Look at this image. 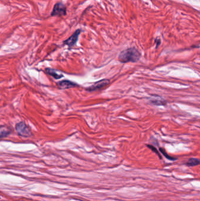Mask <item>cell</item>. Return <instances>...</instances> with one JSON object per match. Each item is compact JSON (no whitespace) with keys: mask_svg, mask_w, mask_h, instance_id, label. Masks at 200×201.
Wrapping results in <instances>:
<instances>
[{"mask_svg":"<svg viewBox=\"0 0 200 201\" xmlns=\"http://www.w3.org/2000/svg\"><path fill=\"white\" fill-rule=\"evenodd\" d=\"M141 55L136 48H130L122 51L119 55L118 59L121 63L136 62L140 59Z\"/></svg>","mask_w":200,"mask_h":201,"instance_id":"cell-1","label":"cell"},{"mask_svg":"<svg viewBox=\"0 0 200 201\" xmlns=\"http://www.w3.org/2000/svg\"><path fill=\"white\" fill-rule=\"evenodd\" d=\"M15 128L16 132L21 136L28 138L32 135L31 129L27 125L26 123L23 121L18 122L15 125Z\"/></svg>","mask_w":200,"mask_h":201,"instance_id":"cell-2","label":"cell"},{"mask_svg":"<svg viewBox=\"0 0 200 201\" xmlns=\"http://www.w3.org/2000/svg\"><path fill=\"white\" fill-rule=\"evenodd\" d=\"M110 83V81L108 79H103L98 81L94 83L92 85L86 88V90L88 92H94L96 91L100 90L106 87Z\"/></svg>","mask_w":200,"mask_h":201,"instance_id":"cell-3","label":"cell"},{"mask_svg":"<svg viewBox=\"0 0 200 201\" xmlns=\"http://www.w3.org/2000/svg\"><path fill=\"white\" fill-rule=\"evenodd\" d=\"M67 13L66 6L62 2H59L55 4L53 10L51 13V15L52 17L65 16L67 15Z\"/></svg>","mask_w":200,"mask_h":201,"instance_id":"cell-4","label":"cell"},{"mask_svg":"<svg viewBox=\"0 0 200 201\" xmlns=\"http://www.w3.org/2000/svg\"><path fill=\"white\" fill-rule=\"evenodd\" d=\"M81 32V30L77 29L69 38L64 41V44L67 45L69 48L73 47L77 42L79 38V36Z\"/></svg>","mask_w":200,"mask_h":201,"instance_id":"cell-5","label":"cell"},{"mask_svg":"<svg viewBox=\"0 0 200 201\" xmlns=\"http://www.w3.org/2000/svg\"><path fill=\"white\" fill-rule=\"evenodd\" d=\"M149 101L151 104L157 106L166 105L167 104L166 100L159 95H151V96L149 98Z\"/></svg>","mask_w":200,"mask_h":201,"instance_id":"cell-6","label":"cell"},{"mask_svg":"<svg viewBox=\"0 0 200 201\" xmlns=\"http://www.w3.org/2000/svg\"><path fill=\"white\" fill-rule=\"evenodd\" d=\"M57 85L59 89L66 90L78 87V84L69 80H62L58 82Z\"/></svg>","mask_w":200,"mask_h":201,"instance_id":"cell-7","label":"cell"},{"mask_svg":"<svg viewBox=\"0 0 200 201\" xmlns=\"http://www.w3.org/2000/svg\"><path fill=\"white\" fill-rule=\"evenodd\" d=\"M13 130L11 127L2 125L0 126V138L7 137L12 133Z\"/></svg>","mask_w":200,"mask_h":201,"instance_id":"cell-8","label":"cell"},{"mask_svg":"<svg viewBox=\"0 0 200 201\" xmlns=\"http://www.w3.org/2000/svg\"><path fill=\"white\" fill-rule=\"evenodd\" d=\"M45 71H46V72L48 74H49L50 76L52 77L56 80L61 79V78H62L64 77L63 75L57 73V72L55 70H54L53 69H51V68H46Z\"/></svg>","mask_w":200,"mask_h":201,"instance_id":"cell-9","label":"cell"},{"mask_svg":"<svg viewBox=\"0 0 200 201\" xmlns=\"http://www.w3.org/2000/svg\"><path fill=\"white\" fill-rule=\"evenodd\" d=\"M200 161L199 159L197 158H190L187 163L186 165L188 166H197L200 164Z\"/></svg>","mask_w":200,"mask_h":201,"instance_id":"cell-10","label":"cell"},{"mask_svg":"<svg viewBox=\"0 0 200 201\" xmlns=\"http://www.w3.org/2000/svg\"><path fill=\"white\" fill-rule=\"evenodd\" d=\"M160 151L162 153V154H163V155L166 158H167L168 160H171V161H175V160H177V159L175 158H173V157L169 156V155L166 152L165 150H164L163 148H160Z\"/></svg>","mask_w":200,"mask_h":201,"instance_id":"cell-11","label":"cell"},{"mask_svg":"<svg viewBox=\"0 0 200 201\" xmlns=\"http://www.w3.org/2000/svg\"><path fill=\"white\" fill-rule=\"evenodd\" d=\"M147 146L150 149H151L154 152H155L157 155H159V158H161V156H160V153L159 152V151H157V149L156 148L154 147H153V146H152V145H147Z\"/></svg>","mask_w":200,"mask_h":201,"instance_id":"cell-12","label":"cell"}]
</instances>
